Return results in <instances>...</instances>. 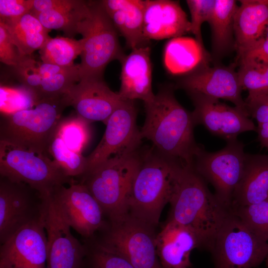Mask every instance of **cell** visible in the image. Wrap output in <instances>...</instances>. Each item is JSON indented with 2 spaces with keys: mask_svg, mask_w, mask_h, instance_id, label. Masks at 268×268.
I'll return each instance as SVG.
<instances>
[{
  "mask_svg": "<svg viewBox=\"0 0 268 268\" xmlns=\"http://www.w3.org/2000/svg\"><path fill=\"white\" fill-rule=\"evenodd\" d=\"M145 119L140 130L156 150L184 165L194 166L202 145L195 139L196 126L192 112L177 101L174 88H161L151 100L144 102Z\"/></svg>",
  "mask_w": 268,
  "mask_h": 268,
  "instance_id": "obj_1",
  "label": "cell"
},
{
  "mask_svg": "<svg viewBox=\"0 0 268 268\" xmlns=\"http://www.w3.org/2000/svg\"><path fill=\"white\" fill-rule=\"evenodd\" d=\"M168 218L194 230L209 251L212 241L231 212L222 205L208 188L194 166L181 169L170 200Z\"/></svg>",
  "mask_w": 268,
  "mask_h": 268,
  "instance_id": "obj_2",
  "label": "cell"
},
{
  "mask_svg": "<svg viewBox=\"0 0 268 268\" xmlns=\"http://www.w3.org/2000/svg\"><path fill=\"white\" fill-rule=\"evenodd\" d=\"M179 161L153 146L141 151L128 201V214L153 227L171 199L179 173Z\"/></svg>",
  "mask_w": 268,
  "mask_h": 268,
  "instance_id": "obj_3",
  "label": "cell"
},
{
  "mask_svg": "<svg viewBox=\"0 0 268 268\" xmlns=\"http://www.w3.org/2000/svg\"><path fill=\"white\" fill-rule=\"evenodd\" d=\"M141 151L138 149L111 157L87 172L83 184L99 202L110 222L128 214L132 184L139 167Z\"/></svg>",
  "mask_w": 268,
  "mask_h": 268,
  "instance_id": "obj_4",
  "label": "cell"
},
{
  "mask_svg": "<svg viewBox=\"0 0 268 268\" xmlns=\"http://www.w3.org/2000/svg\"><path fill=\"white\" fill-rule=\"evenodd\" d=\"M67 106L65 94L40 100L28 109L2 114L0 140L49 155L50 142Z\"/></svg>",
  "mask_w": 268,
  "mask_h": 268,
  "instance_id": "obj_5",
  "label": "cell"
},
{
  "mask_svg": "<svg viewBox=\"0 0 268 268\" xmlns=\"http://www.w3.org/2000/svg\"><path fill=\"white\" fill-rule=\"evenodd\" d=\"M88 15L78 24L77 34L82 38L80 79L102 78L106 66L114 60L121 62L125 56L118 32L103 7L101 0L89 1Z\"/></svg>",
  "mask_w": 268,
  "mask_h": 268,
  "instance_id": "obj_6",
  "label": "cell"
},
{
  "mask_svg": "<svg viewBox=\"0 0 268 268\" xmlns=\"http://www.w3.org/2000/svg\"><path fill=\"white\" fill-rule=\"evenodd\" d=\"M0 175L25 183L48 198L77 181L67 177L49 155L0 140Z\"/></svg>",
  "mask_w": 268,
  "mask_h": 268,
  "instance_id": "obj_7",
  "label": "cell"
},
{
  "mask_svg": "<svg viewBox=\"0 0 268 268\" xmlns=\"http://www.w3.org/2000/svg\"><path fill=\"white\" fill-rule=\"evenodd\" d=\"M209 251L214 268H253L268 255V241L230 212L216 233Z\"/></svg>",
  "mask_w": 268,
  "mask_h": 268,
  "instance_id": "obj_8",
  "label": "cell"
},
{
  "mask_svg": "<svg viewBox=\"0 0 268 268\" xmlns=\"http://www.w3.org/2000/svg\"><path fill=\"white\" fill-rule=\"evenodd\" d=\"M222 149L209 152L202 147L197 155L194 168L214 189L216 200L231 211L235 191L243 175L245 145L237 138L226 142Z\"/></svg>",
  "mask_w": 268,
  "mask_h": 268,
  "instance_id": "obj_9",
  "label": "cell"
},
{
  "mask_svg": "<svg viewBox=\"0 0 268 268\" xmlns=\"http://www.w3.org/2000/svg\"><path fill=\"white\" fill-rule=\"evenodd\" d=\"M99 241L102 247L121 255L135 268H163L159 260L154 227L127 214L110 222Z\"/></svg>",
  "mask_w": 268,
  "mask_h": 268,
  "instance_id": "obj_10",
  "label": "cell"
},
{
  "mask_svg": "<svg viewBox=\"0 0 268 268\" xmlns=\"http://www.w3.org/2000/svg\"><path fill=\"white\" fill-rule=\"evenodd\" d=\"M48 199L25 183L0 176V244L26 225L43 219Z\"/></svg>",
  "mask_w": 268,
  "mask_h": 268,
  "instance_id": "obj_11",
  "label": "cell"
},
{
  "mask_svg": "<svg viewBox=\"0 0 268 268\" xmlns=\"http://www.w3.org/2000/svg\"><path fill=\"white\" fill-rule=\"evenodd\" d=\"M137 115L134 101L122 100L107 120L100 142L86 156L85 174L112 157L139 149L142 139L136 124Z\"/></svg>",
  "mask_w": 268,
  "mask_h": 268,
  "instance_id": "obj_12",
  "label": "cell"
},
{
  "mask_svg": "<svg viewBox=\"0 0 268 268\" xmlns=\"http://www.w3.org/2000/svg\"><path fill=\"white\" fill-rule=\"evenodd\" d=\"M63 218L84 239L107 227L101 205L82 183L63 186L50 197Z\"/></svg>",
  "mask_w": 268,
  "mask_h": 268,
  "instance_id": "obj_13",
  "label": "cell"
},
{
  "mask_svg": "<svg viewBox=\"0 0 268 268\" xmlns=\"http://www.w3.org/2000/svg\"><path fill=\"white\" fill-rule=\"evenodd\" d=\"M195 107L192 112L196 126L201 125L212 134L227 141L240 134L256 131L249 116L236 107H232L196 92H187Z\"/></svg>",
  "mask_w": 268,
  "mask_h": 268,
  "instance_id": "obj_14",
  "label": "cell"
},
{
  "mask_svg": "<svg viewBox=\"0 0 268 268\" xmlns=\"http://www.w3.org/2000/svg\"><path fill=\"white\" fill-rule=\"evenodd\" d=\"M47 248L43 219L32 222L0 244V268H46Z\"/></svg>",
  "mask_w": 268,
  "mask_h": 268,
  "instance_id": "obj_15",
  "label": "cell"
},
{
  "mask_svg": "<svg viewBox=\"0 0 268 268\" xmlns=\"http://www.w3.org/2000/svg\"><path fill=\"white\" fill-rule=\"evenodd\" d=\"M43 221L48 239L46 268H82L86 246L72 234L50 197Z\"/></svg>",
  "mask_w": 268,
  "mask_h": 268,
  "instance_id": "obj_16",
  "label": "cell"
},
{
  "mask_svg": "<svg viewBox=\"0 0 268 268\" xmlns=\"http://www.w3.org/2000/svg\"><path fill=\"white\" fill-rule=\"evenodd\" d=\"M176 87L187 92H196L219 100L230 101L249 116L234 65L225 66L217 63L213 67H202L185 75L179 80Z\"/></svg>",
  "mask_w": 268,
  "mask_h": 268,
  "instance_id": "obj_17",
  "label": "cell"
},
{
  "mask_svg": "<svg viewBox=\"0 0 268 268\" xmlns=\"http://www.w3.org/2000/svg\"><path fill=\"white\" fill-rule=\"evenodd\" d=\"M68 106L89 123L100 121L105 124L123 99L113 91L103 78L80 79L65 94Z\"/></svg>",
  "mask_w": 268,
  "mask_h": 268,
  "instance_id": "obj_18",
  "label": "cell"
},
{
  "mask_svg": "<svg viewBox=\"0 0 268 268\" xmlns=\"http://www.w3.org/2000/svg\"><path fill=\"white\" fill-rule=\"evenodd\" d=\"M143 34L150 40L181 37L191 32V22L179 2L144 0Z\"/></svg>",
  "mask_w": 268,
  "mask_h": 268,
  "instance_id": "obj_19",
  "label": "cell"
},
{
  "mask_svg": "<svg viewBox=\"0 0 268 268\" xmlns=\"http://www.w3.org/2000/svg\"><path fill=\"white\" fill-rule=\"evenodd\" d=\"M156 245L163 268H190L191 252L204 249L203 241L194 230L169 221L156 235Z\"/></svg>",
  "mask_w": 268,
  "mask_h": 268,
  "instance_id": "obj_20",
  "label": "cell"
},
{
  "mask_svg": "<svg viewBox=\"0 0 268 268\" xmlns=\"http://www.w3.org/2000/svg\"><path fill=\"white\" fill-rule=\"evenodd\" d=\"M121 85L118 92L123 100L153 99L152 68L149 46L132 50L122 61Z\"/></svg>",
  "mask_w": 268,
  "mask_h": 268,
  "instance_id": "obj_21",
  "label": "cell"
},
{
  "mask_svg": "<svg viewBox=\"0 0 268 268\" xmlns=\"http://www.w3.org/2000/svg\"><path fill=\"white\" fill-rule=\"evenodd\" d=\"M118 33L132 50L149 46L143 34L144 0H101Z\"/></svg>",
  "mask_w": 268,
  "mask_h": 268,
  "instance_id": "obj_22",
  "label": "cell"
},
{
  "mask_svg": "<svg viewBox=\"0 0 268 268\" xmlns=\"http://www.w3.org/2000/svg\"><path fill=\"white\" fill-rule=\"evenodd\" d=\"M268 199V154L246 153L244 171L235 191L232 210Z\"/></svg>",
  "mask_w": 268,
  "mask_h": 268,
  "instance_id": "obj_23",
  "label": "cell"
},
{
  "mask_svg": "<svg viewBox=\"0 0 268 268\" xmlns=\"http://www.w3.org/2000/svg\"><path fill=\"white\" fill-rule=\"evenodd\" d=\"M234 17L237 53L265 36L268 23V0H242Z\"/></svg>",
  "mask_w": 268,
  "mask_h": 268,
  "instance_id": "obj_24",
  "label": "cell"
},
{
  "mask_svg": "<svg viewBox=\"0 0 268 268\" xmlns=\"http://www.w3.org/2000/svg\"><path fill=\"white\" fill-rule=\"evenodd\" d=\"M209 60L204 47L195 39L176 37L169 40L165 46L163 63L166 69L172 74H188L208 65Z\"/></svg>",
  "mask_w": 268,
  "mask_h": 268,
  "instance_id": "obj_25",
  "label": "cell"
},
{
  "mask_svg": "<svg viewBox=\"0 0 268 268\" xmlns=\"http://www.w3.org/2000/svg\"><path fill=\"white\" fill-rule=\"evenodd\" d=\"M238 7L234 0H215L208 23L211 30L212 58L216 61L235 49L234 22Z\"/></svg>",
  "mask_w": 268,
  "mask_h": 268,
  "instance_id": "obj_26",
  "label": "cell"
},
{
  "mask_svg": "<svg viewBox=\"0 0 268 268\" xmlns=\"http://www.w3.org/2000/svg\"><path fill=\"white\" fill-rule=\"evenodd\" d=\"M55 8L34 15L43 26L63 31L69 37L77 34L78 23L89 14V2L79 0H62Z\"/></svg>",
  "mask_w": 268,
  "mask_h": 268,
  "instance_id": "obj_27",
  "label": "cell"
},
{
  "mask_svg": "<svg viewBox=\"0 0 268 268\" xmlns=\"http://www.w3.org/2000/svg\"><path fill=\"white\" fill-rule=\"evenodd\" d=\"M4 24L14 43L21 54L25 57H31L32 54L40 50L50 37L48 33L51 30L44 27L30 12L15 22Z\"/></svg>",
  "mask_w": 268,
  "mask_h": 268,
  "instance_id": "obj_28",
  "label": "cell"
},
{
  "mask_svg": "<svg viewBox=\"0 0 268 268\" xmlns=\"http://www.w3.org/2000/svg\"><path fill=\"white\" fill-rule=\"evenodd\" d=\"M81 52L80 40L60 36L49 37L39 50L42 62L62 67L74 66V60Z\"/></svg>",
  "mask_w": 268,
  "mask_h": 268,
  "instance_id": "obj_29",
  "label": "cell"
},
{
  "mask_svg": "<svg viewBox=\"0 0 268 268\" xmlns=\"http://www.w3.org/2000/svg\"><path fill=\"white\" fill-rule=\"evenodd\" d=\"M48 152L67 177L80 179L85 174L86 157L70 149L55 133L50 142Z\"/></svg>",
  "mask_w": 268,
  "mask_h": 268,
  "instance_id": "obj_30",
  "label": "cell"
},
{
  "mask_svg": "<svg viewBox=\"0 0 268 268\" xmlns=\"http://www.w3.org/2000/svg\"><path fill=\"white\" fill-rule=\"evenodd\" d=\"M90 123L76 114L61 118L54 133L70 149L82 153L91 137Z\"/></svg>",
  "mask_w": 268,
  "mask_h": 268,
  "instance_id": "obj_31",
  "label": "cell"
},
{
  "mask_svg": "<svg viewBox=\"0 0 268 268\" xmlns=\"http://www.w3.org/2000/svg\"><path fill=\"white\" fill-rule=\"evenodd\" d=\"M86 247L82 268H135L126 258L100 245L92 239H84Z\"/></svg>",
  "mask_w": 268,
  "mask_h": 268,
  "instance_id": "obj_32",
  "label": "cell"
},
{
  "mask_svg": "<svg viewBox=\"0 0 268 268\" xmlns=\"http://www.w3.org/2000/svg\"><path fill=\"white\" fill-rule=\"evenodd\" d=\"M237 71L242 89L253 92L268 89V64L253 60L239 61Z\"/></svg>",
  "mask_w": 268,
  "mask_h": 268,
  "instance_id": "obj_33",
  "label": "cell"
},
{
  "mask_svg": "<svg viewBox=\"0 0 268 268\" xmlns=\"http://www.w3.org/2000/svg\"><path fill=\"white\" fill-rule=\"evenodd\" d=\"M231 212L240 218L262 238L268 241V199Z\"/></svg>",
  "mask_w": 268,
  "mask_h": 268,
  "instance_id": "obj_34",
  "label": "cell"
},
{
  "mask_svg": "<svg viewBox=\"0 0 268 268\" xmlns=\"http://www.w3.org/2000/svg\"><path fill=\"white\" fill-rule=\"evenodd\" d=\"M0 93L9 98L0 96V111L2 114L13 113L32 107L37 103L34 95L24 87L21 89H9L0 86Z\"/></svg>",
  "mask_w": 268,
  "mask_h": 268,
  "instance_id": "obj_35",
  "label": "cell"
},
{
  "mask_svg": "<svg viewBox=\"0 0 268 268\" xmlns=\"http://www.w3.org/2000/svg\"><path fill=\"white\" fill-rule=\"evenodd\" d=\"M191 20V32L195 39L204 47L201 33V27L204 22H208L215 6V0H187Z\"/></svg>",
  "mask_w": 268,
  "mask_h": 268,
  "instance_id": "obj_36",
  "label": "cell"
},
{
  "mask_svg": "<svg viewBox=\"0 0 268 268\" xmlns=\"http://www.w3.org/2000/svg\"><path fill=\"white\" fill-rule=\"evenodd\" d=\"M31 57L22 56L14 43L5 25L0 21V61L14 68Z\"/></svg>",
  "mask_w": 268,
  "mask_h": 268,
  "instance_id": "obj_37",
  "label": "cell"
},
{
  "mask_svg": "<svg viewBox=\"0 0 268 268\" xmlns=\"http://www.w3.org/2000/svg\"><path fill=\"white\" fill-rule=\"evenodd\" d=\"M34 0H0V21L15 22L30 12Z\"/></svg>",
  "mask_w": 268,
  "mask_h": 268,
  "instance_id": "obj_38",
  "label": "cell"
},
{
  "mask_svg": "<svg viewBox=\"0 0 268 268\" xmlns=\"http://www.w3.org/2000/svg\"><path fill=\"white\" fill-rule=\"evenodd\" d=\"M237 53L238 61L253 60L268 64V39L262 37Z\"/></svg>",
  "mask_w": 268,
  "mask_h": 268,
  "instance_id": "obj_39",
  "label": "cell"
},
{
  "mask_svg": "<svg viewBox=\"0 0 268 268\" xmlns=\"http://www.w3.org/2000/svg\"><path fill=\"white\" fill-rule=\"evenodd\" d=\"M256 132L261 145L268 149V123L259 124Z\"/></svg>",
  "mask_w": 268,
  "mask_h": 268,
  "instance_id": "obj_40",
  "label": "cell"
},
{
  "mask_svg": "<svg viewBox=\"0 0 268 268\" xmlns=\"http://www.w3.org/2000/svg\"><path fill=\"white\" fill-rule=\"evenodd\" d=\"M248 93L253 94L262 100L268 106V89Z\"/></svg>",
  "mask_w": 268,
  "mask_h": 268,
  "instance_id": "obj_41",
  "label": "cell"
},
{
  "mask_svg": "<svg viewBox=\"0 0 268 268\" xmlns=\"http://www.w3.org/2000/svg\"><path fill=\"white\" fill-rule=\"evenodd\" d=\"M265 34H266V36H265V37H266L268 39V23L266 27Z\"/></svg>",
  "mask_w": 268,
  "mask_h": 268,
  "instance_id": "obj_42",
  "label": "cell"
},
{
  "mask_svg": "<svg viewBox=\"0 0 268 268\" xmlns=\"http://www.w3.org/2000/svg\"><path fill=\"white\" fill-rule=\"evenodd\" d=\"M265 261H266V262L267 268H268V255Z\"/></svg>",
  "mask_w": 268,
  "mask_h": 268,
  "instance_id": "obj_43",
  "label": "cell"
},
{
  "mask_svg": "<svg viewBox=\"0 0 268 268\" xmlns=\"http://www.w3.org/2000/svg\"></svg>",
  "mask_w": 268,
  "mask_h": 268,
  "instance_id": "obj_44",
  "label": "cell"
}]
</instances>
